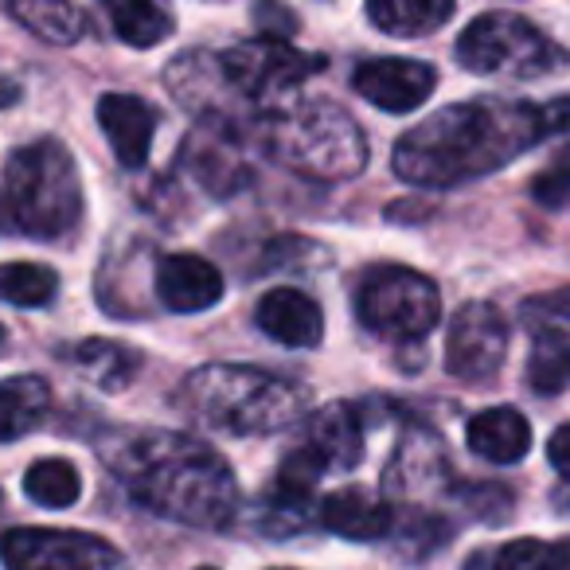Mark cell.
I'll return each instance as SVG.
<instances>
[{"label":"cell","instance_id":"1","mask_svg":"<svg viewBox=\"0 0 570 570\" xmlns=\"http://www.w3.org/2000/svg\"><path fill=\"white\" fill-rule=\"evenodd\" d=\"M98 458L145 508L188 528H227L238 484L212 445L173 430H106Z\"/></svg>","mask_w":570,"mask_h":570},{"label":"cell","instance_id":"2","mask_svg":"<svg viewBox=\"0 0 570 570\" xmlns=\"http://www.w3.org/2000/svg\"><path fill=\"white\" fill-rule=\"evenodd\" d=\"M547 141L543 106L512 98H473L430 114L395 145V176L414 188H458L512 165Z\"/></svg>","mask_w":570,"mask_h":570},{"label":"cell","instance_id":"3","mask_svg":"<svg viewBox=\"0 0 570 570\" xmlns=\"http://www.w3.org/2000/svg\"><path fill=\"white\" fill-rule=\"evenodd\" d=\"M188 403L212 430L235 438L289 430L309 414V387L243 364H207L188 380Z\"/></svg>","mask_w":570,"mask_h":570},{"label":"cell","instance_id":"4","mask_svg":"<svg viewBox=\"0 0 570 570\" xmlns=\"http://www.w3.org/2000/svg\"><path fill=\"white\" fill-rule=\"evenodd\" d=\"M266 149L289 173L317 184L352 180L367 165V141L356 118L328 98H305L269 114Z\"/></svg>","mask_w":570,"mask_h":570},{"label":"cell","instance_id":"5","mask_svg":"<svg viewBox=\"0 0 570 570\" xmlns=\"http://www.w3.org/2000/svg\"><path fill=\"white\" fill-rule=\"evenodd\" d=\"M4 215L32 238H59L82 215V180L75 157L59 141L12 149L4 165Z\"/></svg>","mask_w":570,"mask_h":570},{"label":"cell","instance_id":"6","mask_svg":"<svg viewBox=\"0 0 570 570\" xmlns=\"http://www.w3.org/2000/svg\"><path fill=\"white\" fill-rule=\"evenodd\" d=\"M458 63L484 79H543L567 63L562 48H554L520 12H484L458 36Z\"/></svg>","mask_w":570,"mask_h":570},{"label":"cell","instance_id":"7","mask_svg":"<svg viewBox=\"0 0 570 570\" xmlns=\"http://www.w3.org/2000/svg\"><path fill=\"white\" fill-rule=\"evenodd\" d=\"M356 313L387 341H422L442 317V294L426 274L406 266H375L356 289Z\"/></svg>","mask_w":570,"mask_h":570},{"label":"cell","instance_id":"8","mask_svg":"<svg viewBox=\"0 0 570 570\" xmlns=\"http://www.w3.org/2000/svg\"><path fill=\"white\" fill-rule=\"evenodd\" d=\"M223 71H227V82L243 102L262 106L266 118L277 106V98L289 95V90L302 87L309 75H317L325 67L321 56H305V51L289 48L285 40H274V36H254V40L235 43L230 51H223Z\"/></svg>","mask_w":570,"mask_h":570},{"label":"cell","instance_id":"9","mask_svg":"<svg viewBox=\"0 0 570 570\" xmlns=\"http://www.w3.org/2000/svg\"><path fill=\"white\" fill-rule=\"evenodd\" d=\"M9 570H126V554L102 535L56 528H17L4 535Z\"/></svg>","mask_w":570,"mask_h":570},{"label":"cell","instance_id":"10","mask_svg":"<svg viewBox=\"0 0 570 570\" xmlns=\"http://www.w3.org/2000/svg\"><path fill=\"white\" fill-rule=\"evenodd\" d=\"M523 328L531 336V356L523 380L539 395H559L570 387V285L539 294L523 305Z\"/></svg>","mask_w":570,"mask_h":570},{"label":"cell","instance_id":"11","mask_svg":"<svg viewBox=\"0 0 570 570\" xmlns=\"http://www.w3.org/2000/svg\"><path fill=\"white\" fill-rule=\"evenodd\" d=\"M508 352V325L492 302H465L445 333V372L458 383H484L500 372Z\"/></svg>","mask_w":570,"mask_h":570},{"label":"cell","instance_id":"12","mask_svg":"<svg viewBox=\"0 0 570 570\" xmlns=\"http://www.w3.org/2000/svg\"><path fill=\"white\" fill-rule=\"evenodd\" d=\"M180 165L212 196H235L250 180L243 145H238V129L227 118H199V126L191 129L180 149Z\"/></svg>","mask_w":570,"mask_h":570},{"label":"cell","instance_id":"13","mask_svg":"<svg viewBox=\"0 0 570 570\" xmlns=\"http://www.w3.org/2000/svg\"><path fill=\"white\" fill-rule=\"evenodd\" d=\"M352 87L360 98H367L372 106L387 114H406L419 110L438 87V71L422 59H399V56H383V59H367L356 67L352 75Z\"/></svg>","mask_w":570,"mask_h":570},{"label":"cell","instance_id":"14","mask_svg":"<svg viewBox=\"0 0 570 570\" xmlns=\"http://www.w3.org/2000/svg\"><path fill=\"white\" fill-rule=\"evenodd\" d=\"M325 473H328L325 458L313 445H302V450H294L277 465L274 481H269L266 497H262L269 535H294V528L309 512V500Z\"/></svg>","mask_w":570,"mask_h":570},{"label":"cell","instance_id":"15","mask_svg":"<svg viewBox=\"0 0 570 570\" xmlns=\"http://www.w3.org/2000/svg\"><path fill=\"white\" fill-rule=\"evenodd\" d=\"M157 302L173 313H204L219 305L223 274L199 254H165L157 262Z\"/></svg>","mask_w":570,"mask_h":570},{"label":"cell","instance_id":"16","mask_svg":"<svg viewBox=\"0 0 570 570\" xmlns=\"http://www.w3.org/2000/svg\"><path fill=\"white\" fill-rule=\"evenodd\" d=\"M258 328L269 341L285 344V348H313V344L325 336V317H321V305L309 294L294 289V285H277L254 309Z\"/></svg>","mask_w":570,"mask_h":570},{"label":"cell","instance_id":"17","mask_svg":"<svg viewBox=\"0 0 570 570\" xmlns=\"http://www.w3.org/2000/svg\"><path fill=\"white\" fill-rule=\"evenodd\" d=\"M98 126L110 141L121 168H141L153 149V129L157 114L137 95H102L98 98Z\"/></svg>","mask_w":570,"mask_h":570},{"label":"cell","instance_id":"18","mask_svg":"<svg viewBox=\"0 0 570 570\" xmlns=\"http://www.w3.org/2000/svg\"><path fill=\"white\" fill-rule=\"evenodd\" d=\"M317 515L333 535L352 539V543L383 539L391 531V520H395L387 500H380L372 489H364V484H348V489L325 497Z\"/></svg>","mask_w":570,"mask_h":570},{"label":"cell","instance_id":"19","mask_svg":"<svg viewBox=\"0 0 570 570\" xmlns=\"http://www.w3.org/2000/svg\"><path fill=\"white\" fill-rule=\"evenodd\" d=\"M469 450L492 465H515L531 450V426L515 406H489L473 414L465 426Z\"/></svg>","mask_w":570,"mask_h":570},{"label":"cell","instance_id":"20","mask_svg":"<svg viewBox=\"0 0 570 570\" xmlns=\"http://www.w3.org/2000/svg\"><path fill=\"white\" fill-rule=\"evenodd\" d=\"M309 445L328 469H356L364 461V414L352 403H328L309 419Z\"/></svg>","mask_w":570,"mask_h":570},{"label":"cell","instance_id":"21","mask_svg":"<svg viewBox=\"0 0 570 570\" xmlns=\"http://www.w3.org/2000/svg\"><path fill=\"white\" fill-rule=\"evenodd\" d=\"M461 570H570V539H512L481 547Z\"/></svg>","mask_w":570,"mask_h":570},{"label":"cell","instance_id":"22","mask_svg":"<svg viewBox=\"0 0 570 570\" xmlns=\"http://www.w3.org/2000/svg\"><path fill=\"white\" fill-rule=\"evenodd\" d=\"M0 434L17 442L28 430H36L51 411V387L40 375H9L0 391Z\"/></svg>","mask_w":570,"mask_h":570},{"label":"cell","instance_id":"23","mask_svg":"<svg viewBox=\"0 0 570 570\" xmlns=\"http://www.w3.org/2000/svg\"><path fill=\"white\" fill-rule=\"evenodd\" d=\"M450 17V0H372L367 4V20L387 36H426Z\"/></svg>","mask_w":570,"mask_h":570},{"label":"cell","instance_id":"24","mask_svg":"<svg viewBox=\"0 0 570 570\" xmlns=\"http://www.w3.org/2000/svg\"><path fill=\"white\" fill-rule=\"evenodd\" d=\"M9 17L48 43H75L87 32V12L75 4H56V0H12Z\"/></svg>","mask_w":570,"mask_h":570},{"label":"cell","instance_id":"25","mask_svg":"<svg viewBox=\"0 0 570 570\" xmlns=\"http://www.w3.org/2000/svg\"><path fill=\"white\" fill-rule=\"evenodd\" d=\"M110 24L121 43L129 48H157L160 40L173 36V17L149 0H114L110 4Z\"/></svg>","mask_w":570,"mask_h":570},{"label":"cell","instance_id":"26","mask_svg":"<svg viewBox=\"0 0 570 570\" xmlns=\"http://www.w3.org/2000/svg\"><path fill=\"white\" fill-rule=\"evenodd\" d=\"M24 492H28V500H36L40 508H71L75 500L82 497V476L71 461L43 458V461H36V465H28Z\"/></svg>","mask_w":570,"mask_h":570},{"label":"cell","instance_id":"27","mask_svg":"<svg viewBox=\"0 0 570 570\" xmlns=\"http://www.w3.org/2000/svg\"><path fill=\"white\" fill-rule=\"evenodd\" d=\"M71 360L87 372V380H95L102 391L126 387V383L134 380L137 364H141L134 352L121 348V344H114V341H82Z\"/></svg>","mask_w":570,"mask_h":570},{"label":"cell","instance_id":"28","mask_svg":"<svg viewBox=\"0 0 570 570\" xmlns=\"http://www.w3.org/2000/svg\"><path fill=\"white\" fill-rule=\"evenodd\" d=\"M59 277L51 266H40V262H12L0 274V294L9 305H20V309H40L56 297Z\"/></svg>","mask_w":570,"mask_h":570},{"label":"cell","instance_id":"29","mask_svg":"<svg viewBox=\"0 0 570 570\" xmlns=\"http://www.w3.org/2000/svg\"><path fill=\"white\" fill-rule=\"evenodd\" d=\"M531 199L543 207L570 204V160H554L543 173H535V180H531Z\"/></svg>","mask_w":570,"mask_h":570},{"label":"cell","instance_id":"30","mask_svg":"<svg viewBox=\"0 0 570 570\" xmlns=\"http://www.w3.org/2000/svg\"><path fill=\"white\" fill-rule=\"evenodd\" d=\"M461 497H465V504L473 508V512H481V515H489V520H497V515L508 512V500H512V492L497 489V484H484V489H465Z\"/></svg>","mask_w":570,"mask_h":570},{"label":"cell","instance_id":"31","mask_svg":"<svg viewBox=\"0 0 570 570\" xmlns=\"http://www.w3.org/2000/svg\"><path fill=\"white\" fill-rule=\"evenodd\" d=\"M547 118V141H562L570 145V98H559V102L543 106Z\"/></svg>","mask_w":570,"mask_h":570},{"label":"cell","instance_id":"32","mask_svg":"<svg viewBox=\"0 0 570 570\" xmlns=\"http://www.w3.org/2000/svg\"><path fill=\"white\" fill-rule=\"evenodd\" d=\"M547 458H551L554 473L570 484V422H562V426L551 434V442H547Z\"/></svg>","mask_w":570,"mask_h":570},{"label":"cell","instance_id":"33","mask_svg":"<svg viewBox=\"0 0 570 570\" xmlns=\"http://www.w3.org/2000/svg\"><path fill=\"white\" fill-rule=\"evenodd\" d=\"M559 508H567V512H570V484H567V489L559 492Z\"/></svg>","mask_w":570,"mask_h":570},{"label":"cell","instance_id":"34","mask_svg":"<svg viewBox=\"0 0 570 570\" xmlns=\"http://www.w3.org/2000/svg\"><path fill=\"white\" fill-rule=\"evenodd\" d=\"M196 570H215V567H196Z\"/></svg>","mask_w":570,"mask_h":570}]
</instances>
